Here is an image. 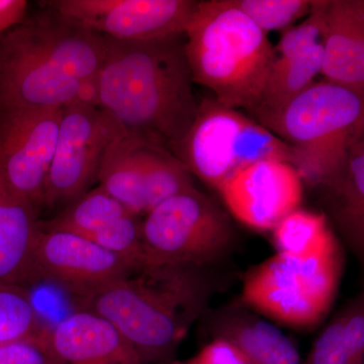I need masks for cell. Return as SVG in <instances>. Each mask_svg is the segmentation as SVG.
Instances as JSON below:
<instances>
[{
    "label": "cell",
    "mask_w": 364,
    "mask_h": 364,
    "mask_svg": "<svg viewBox=\"0 0 364 364\" xmlns=\"http://www.w3.org/2000/svg\"><path fill=\"white\" fill-rule=\"evenodd\" d=\"M212 267L146 261L126 277L78 299L134 347L142 364L168 360L208 311L221 287Z\"/></svg>",
    "instance_id": "2"
},
{
    "label": "cell",
    "mask_w": 364,
    "mask_h": 364,
    "mask_svg": "<svg viewBox=\"0 0 364 364\" xmlns=\"http://www.w3.org/2000/svg\"><path fill=\"white\" fill-rule=\"evenodd\" d=\"M279 253L301 255L320 245L333 233L324 214L298 210L287 215L272 230Z\"/></svg>",
    "instance_id": "22"
},
{
    "label": "cell",
    "mask_w": 364,
    "mask_h": 364,
    "mask_svg": "<svg viewBox=\"0 0 364 364\" xmlns=\"http://www.w3.org/2000/svg\"><path fill=\"white\" fill-rule=\"evenodd\" d=\"M47 330L0 346V364H55L48 345Z\"/></svg>",
    "instance_id": "26"
},
{
    "label": "cell",
    "mask_w": 364,
    "mask_h": 364,
    "mask_svg": "<svg viewBox=\"0 0 364 364\" xmlns=\"http://www.w3.org/2000/svg\"><path fill=\"white\" fill-rule=\"evenodd\" d=\"M26 0H0V36L25 20Z\"/></svg>",
    "instance_id": "28"
},
{
    "label": "cell",
    "mask_w": 364,
    "mask_h": 364,
    "mask_svg": "<svg viewBox=\"0 0 364 364\" xmlns=\"http://www.w3.org/2000/svg\"><path fill=\"white\" fill-rule=\"evenodd\" d=\"M301 364H364V349L353 346L345 337L341 313L318 335Z\"/></svg>",
    "instance_id": "25"
},
{
    "label": "cell",
    "mask_w": 364,
    "mask_h": 364,
    "mask_svg": "<svg viewBox=\"0 0 364 364\" xmlns=\"http://www.w3.org/2000/svg\"><path fill=\"white\" fill-rule=\"evenodd\" d=\"M127 132L102 107L61 109L56 146L46 178L44 208L70 205L97 182L105 153Z\"/></svg>",
    "instance_id": "9"
},
{
    "label": "cell",
    "mask_w": 364,
    "mask_h": 364,
    "mask_svg": "<svg viewBox=\"0 0 364 364\" xmlns=\"http://www.w3.org/2000/svg\"><path fill=\"white\" fill-rule=\"evenodd\" d=\"M188 364H252L233 342L215 338L198 352Z\"/></svg>",
    "instance_id": "27"
},
{
    "label": "cell",
    "mask_w": 364,
    "mask_h": 364,
    "mask_svg": "<svg viewBox=\"0 0 364 364\" xmlns=\"http://www.w3.org/2000/svg\"><path fill=\"white\" fill-rule=\"evenodd\" d=\"M44 329L26 287L0 284V346Z\"/></svg>",
    "instance_id": "23"
},
{
    "label": "cell",
    "mask_w": 364,
    "mask_h": 364,
    "mask_svg": "<svg viewBox=\"0 0 364 364\" xmlns=\"http://www.w3.org/2000/svg\"><path fill=\"white\" fill-rule=\"evenodd\" d=\"M74 104L85 105V107H100L98 75L92 78L86 79V80L81 83Z\"/></svg>",
    "instance_id": "29"
},
{
    "label": "cell",
    "mask_w": 364,
    "mask_h": 364,
    "mask_svg": "<svg viewBox=\"0 0 364 364\" xmlns=\"http://www.w3.org/2000/svg\"><path fill=\"white\" fill-rule=\"evenodd\" d=\"M128 215L133 214L98 186L67 205L56 217L50 221L40 222V225L46 229L71 232L90 240L112 223Z\"/></svg>",
    "instance_id": "21"
},
{
    "label": "cell",
    "mask_w": 364,
    "mask_h": 364,
    "mask_svg": "<svg viewBox=\"0 0 364 364\" xmlns=\"http://www.w3.org/2000/svg\"><path fill=\"white\" fill-rule=\"evenodd\" d=\"M141 239L147 261L214 267L231 252L236 234L230 215L193 186L145 215Z\"/></svg>",
    "instance_id": "8"
},
{
    "label": "cell",
    "mask_w": 364,
    "mask_h": 364,
    "mask_svg": "<svg viewBox=\"0 0 364 364\" xmlns=\"http://www.w3.org/2000/svg\"><path fill=\"white\" fill-rule=\"evenodd\" d=\"M262 32H284L310 14L313 0H230Z\"/></svg>",
    "instance_id": "24"
},
{
    "label": "cell",
    "mask_w": 364,
    "mask_h": 364,
    "mask_svg": "<svg viewBox=\"0 0 364 364\" xmlns=\"http://www.w3.org/2000/svg\"><path fill=\"white\" fill-rule=\"evenodd\" d=\"M39 210L0 186V284L26 287L38 282L35 252Z\"/></svg>",
    "instance_id": "18"
},
{
    "label": "cell",
    "mask_w": 364,
    "mask_h": 364,
    "mask_svg": "<svg viewBox=\"0 0 364 364\" xmlns=\"http://www.w3.org/2000/svg\"><path fill=\"white\" fill-rule=\"evenodd\" d=\"M196 0H56L55 11L117 41L139 42L186 33L198 7Z\"/></svg>",
    "instance_id": "11"
},
{
    "label": "cell",
    "mask_w": 364,
    "mask_h": 364,
    "mask_svg": "<svg viewBox=\"0 0 364 364\" xmlns=\"http://www.w3.org/2000/svg\"><path fill=\"white\" fill-rule=\"evenodd\" d=\"M169 364H186V363H169ZM188 364V363H186Z\"/></svg>",
    "instance_id": "30"
},
{
    "label": "cell",
    "mask_w": 364,
    "mask_h": 364,
    "mask_svg": "<svg viewBox=\"0 0 364 364\" xmlns=\"http://www.w3.org/2000/svg\"><path fill=\"white\" fill-rule=\"evenodd\" d=\"M105 39L100 107L127 133L170 151L188 133L200 105L184 51L186 36L139 42Z\"/></svg>",
    "instance_id": "1"
},
{
    "label": "cell",
    "mask_w": 364,
    "mask_h": 364,
    "mask_svg": "<svg viewBox=\"0 0 364 364\" xmlns=\"http://www.w3.org/2000/svg\"><path fill=\"white\" fill-rule=\"evenodd\" d=\"M343 257L334 234L301 255L277 253L251 268L240 301L254 312L294 328L317 325L338 291Z\"/></svg>",
    "instance_id": "6"
},
{
    "label": "cell",
    "mask_w": 364,
    "mask_h": 364,
    "mask_svg": "<svg viewBox=\"0 0 364 364\" xmlns=\"http://www.w3.org/2000/svg\"><path fill=\"white\" fill-rule=\"evenodd\" d=\"M323 46L301 54H275L261 93L259 105L251 114L263 126L282 112L291 100L310 87L322 71Z\"/></svg>",
    "instance_id": "19"
},
{
    "label": "cell",
    "mask_w": 364,
    "mask_h": 364,
    "mask_svg": "<svg viewBox=\"0 0 364 364\" xmlns=\"http://www.w3.org/2000/svg\"><path fill=\"white\" fill-rule=\"evenodd\" d=\"M184 36L193 82L212 90L225 107L252 114L275 59L267 33L230 0H205Z\"/></svg>",
    "instance_id": "4"
},
{
    "label": "cell",
    "mask_w": 364,
    "mask_h": 364,
    "mask_svg": "<svg viewBox=\"0 0 364 364\" xmlns=\"http://www.w3.org/2000/svg\"><path fill=\"white\" fill-rule=\"evenodd\" d=\"M218 193L237 221L268 231L299 208L304 181L291 163L262 160L230 177Z\"/></svg>",
    "instance_id": "13"
},
{
    "label": "cell",
    "mask_w": 364,
    "mask_h": 364,
    "mask_svg": "<svg viewBox=\"0 0 364 364\" xmlns=\"http://www.w3.org/2000/svg\"><path fill=\"white\" fill-rule=\"evenodd\" d=\"M35 263L39 279L54 282L76 301L126 277L136 267L85 237L43 227L36 245Z\"/></svg>",
    "instance_id": "12"
},
{
    "label": "cell",
    "mask_w": 364,
    "mask_h": 364,
    "mask_svg": "<svg viewBox=\"0 0 364 364\" xmlns=\"http://www.w3.org/2000/svg\"><path fill=\"white\" fill-rule=\"evenodd\" d=\"M47 341L55 364H142L116 327L90 311L77 310L48 329Z\"/></svg>",
    "instance_id": "15"
},
{
    "label": "cell",
    "mask_w": 364,
    "mask_h": 364,
    "mask_svg": "<svg viewBox=\"0 0 364 364\" xmlns=\"http://www.w3.org/2000/svg\"><path fill=\"white\" fill-rule=\"evenodd\" d=\"M104 36L54 9L0 36V105L62 109L104 63Z\"/></svg>",
    "instance_id": "3"
},
{
    "label": "cell",
    "mask_w": 364,
    "mask_h": 364,
    "mask_svg": "<svg viewBox=\"0 0 364 364\" xmlns=\"http://www.w3.org/2000/svg\"><path fill=\"white\" fill-rule=\"evenodd\" d=\"M157 144L126 133L105 153L97 182L132 214H147V193Z\"/></svg>",
    "instance_id": "17"
},
{
    "label": "cell",
    "mask_w": 364,
    "mask_h": 364,
    "mask_svg": "<svg viewBox=\"0 0 364 364\" xmlns=\"http://www.w3.org/2000/svg\"><path fill=\"white\" fill-rule=\"evenodd\" d=\"M331 210L340 231L354 254L364 251V139L352 147L341 177L329 188Z\"/></svg>",
    "instance_id": "20"
},
{
    "label": "cell",
    "mask_w": 364,
    "mask_h": 364,
    "mask_svg": "<svg viewBox=\"0 0 364 364\" xmlns=\"http://www.w3.org/2000/svg\"><path fill=\"white\" fill-rule=\"evenodd\" d=\"M215 338L233 342L252 364H301L296 345L277 326L243 305L240 299L205 314Z\"/></svg>",
    "instance_id": "16"
},
{
    "label": "cell",
    "mask_w": 364,
    "mask_h": 364,
    "mask_svg": "<svg viewBox=\"0 0 364 364\" xmlns=\"http://www.w3.org/2000/svg\"><path fill=\"white\" fill-rule=\"evenodd\" d=\"M170 152L189 173L218 189L240 170L262 160H282L298 167L291 146L239 109L215 98L200 102L193 124Z\"/></svg>",
    "instance_id": "7"
},
{
    "label": "cell",
    "mask_w": 364,
    "mask_h": 364,
    "mask_svg": "<svg viewBox=\"0 0 364 364\" xmlns=\"http://www.w3.org/2000/svg\"><path fill=\"white\" fill-rule=\"evenodd\" d=\"M325 80L364 97V1L320 0Z\"/></svg>",
    "instance_id": "14"
},
{
    "label": "cell",
    "mask_w": 364,
    "mask_h": 364,
    "mask_svg": "<svg viewBox=\"0 0 364 364\" xmlns=\"http://www.w3.org/2000/svg\"><path fill=\"white\" fill-rule=\"evenodd\" d=\"M263 127L296 153L304 184L325 189L363 140L364 97L327 80L314 82Z\"/></svg>",
    "instance_id": "5"
},
{
    "label": "cell",
    "mask_w": 364,
    "mask_h": 364,
    "mask_svg": "<svg viewBox=\"0 0 364 364\" xmlns=\"http://www.w3.org/2000/svg\"><path fill=\"white\" fill-rule=\"evenodd\" d=\"M60 119L61 109L0 105V186L39 212Z\"/></svg>",
    "instance_id": "10"
}]
</instances>
